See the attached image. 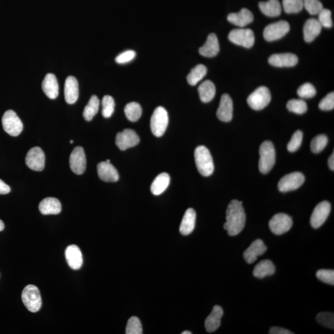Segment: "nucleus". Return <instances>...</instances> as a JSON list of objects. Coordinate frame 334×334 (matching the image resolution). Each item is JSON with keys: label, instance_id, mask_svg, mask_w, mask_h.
I'll return each mask as SVG.
<instances>
[{"label": "nucleus", "instance_id": "3", "mask_svg": "<svg viewBox=\"0 0 334 334\" xmlns=\"http://www.w3.org/2000/svg\"><path fill=\"white\" fill-rule=\"evenodd\" d=\"M259 171L262 174H267L273 169L276 163V151L273 142L265 141L262 143L259 149Z\"/></svg>", "mask_w": 334, "mask_h": 334}, {"label": "nucleus", "instance_id": "39", "mask_svg": "<svg viewBox=\"0 0 334 334\" xmlns=\"http://www.w3.org/2000/svg\"><path fill=\"white\" fill-rule=\"evenodd\" d=\"M328 139L326 135H320L316 136L311 142V150L312 153L318 154L323 151L327 144Z\"/></svg>", "mask_w": 334, "mask_h": 334}, {"label": "nucleus", "instance_id": "15", "mask_svg": "<svg viewBox=\"0 0 334 334\" xmlns=\"http://www.w3.org/2000/svg\"><path fill=\"white\" fill-rule=\"evenodd\" d=\"M71 171L77 175H82L86 169V157L84 149L80 146L76 147L71 153L70 157Z\"/></svg>", "mask_w": 334, "mask_h": 334}, {"label": "nucleus", "instance_id": "36", "mask_svg": "<svg viewBox=\"0 0 334 334\" xmlns=\"http://www.w3.org/2000/svg\"><path fill=\"white\" fill-rule=\"evenodd\" d=\"M283 8L288 14L298 13L303 10V0H283Z\"/></svg>", "mask_w": 334, "mask_h": 334}, {"label": "nucleus", "instance_id": "8", "mask_svg": "<svg viewBox=\"0 0 334 334\" xmlns=\"http://www.w3.org/2000/svg\"><path fill=\"white\" fill-rule=\"evenodd\" d=\"M228 37L232 43L247 49L252 47L255 41L254 32L250 29L232 30L229 33Z\"/></svg>", "mask_w": 334, "mask_h": 334}, {"label": "nucleus", "instance_id": "47", "mask_svg": "<svg viewBox=\"0 0 334 334\" xmlns=\"http://www.w3.org/2000/svg\"><path fill=\"white\" fill-rule=\"evenodd\" d=\"M319 107L322 110L324 111H329L332 110L334 108V93L330 92L327 94L323 100H322L319 104Z\"/></svg>", "mask_w": 334, "mask_h": 334}, {"label": "nucleus", "instance_id": "42", "mask_svg": "<svg viewBox=\"0 0 334 334\" xmlns=\"http://www.w3.org/2000/svg\"><path fill=\"white\" fill-rule=\"evenodd\" d=\"M303 7L310 14H318L323 10V5L319 0H303Z\"/></svg>", "mask_w": 334, "mask_h": 334}, {"label": "nucleus", "instance_id": "11", "mask_svg": "<svg viewBox=\"0 0 334 334\" xmlns=\"http://www.w3.org/2000/svg\"><path fill=\"white\" fill-rule=\"evenodd\" d=\"M293 225L291 217L287 214L280 213L274 216L269 222V228L273 234L280 235L290 231Z\"/></svg>", "mask_w": 334, "mask_h": 334}, {"label": "nucleus", "instance_id": "31", "mask_svg": "<svg viewBox=\"0 0 334 334\" xmlns=\"http://www.w3.org/2000/svg\"><path fill=\"white\" fill-rule=\"evenodd\" d=\"M275 271L276 267L272 261L263 260L256 265L253 270V275L257 278L262 279L266 276H273Z\"/></svg>", "mask_w": 334, "mask_h": 334}, {"label": "nucleus", "instance_id": "18", "mask_svg": "<svg viewBox=\"0 0 334 334\" xmlns=\"http://www.w3.org/2000/svg\"><path fill=\"white\" fill-rule=\"evenodd\" d=\"M233 101L229 95L223 94L220 100V105L217 110V116L220 121L229 122L233 118Z\"/></svg>", "mask_w": 334, "mask_h": 334}, {"label": "nucleus", "instance_id": "17", "mask_svg": "<svg viewBox=\"0 0 334 334\" xmlns=\"http://www.w3.org/2000/svg\"><path fill=\"white\" fill-rule=\"evenodd\" d=\"M298 62L297 56L290 53L274 54L270 56L269 58L270 65L279 68L295 67L297 65Z\"/></svg>", "mask_w": 334, "mask_h": 334}, {"label": "nucleus", "instance_id": "14", "mask_svg": "<svg viewBox=\"0 0 334 334\" xmlns=\"http://www.w3.org/2000/svg\"><path fill=\"white\" fill-rule=\"evenodd\" d=\"M331 205L328 201H323L316 205L311 215V225L314 228H320L326 222L330 213Z\"/></svg>", "mask_w": 334, "mask_h": 334}, {"label": "nucleus", "instance_id": "1", "mask_svg": "<svg viewBox=\"0 0 334 334\" xmlns=\"http://www.w3.org/2000/svg\"><path fill=\"white\" fill-rule=\"evenodd\" d=\"M242 204V202L238 200H233L228 205L226 212V222L223 228L227 231L229 236H236L245 226L246 214Z\"/></svg>", "mask_w": 334, "mask_h": 334}, {"label": "nucleus", "instance_id": "51", "mask_svg": "<svg viewBox=\"0 0 334 334\" xmlns=\"http://www.w3.org/2000/svg\"><path fill=\"white\" fill-rule=\"evenodd\" d=\"M328 164H329V168L330 170H332V171H334V154L332 153V155L329 157V160H328Z\"/></svg>", "mask_w": 334, "mask_h": 334}, {"label": "nucleus", "instance_id": "52", "mask_svg": "<svg viewBox=\"0 0 334 334\" xmlns=\"http://www.w3.org/2000/svg\"><path fill=\"white\" fill-rule=\"evenodd\" d=\"M5 228V225L4 222L0 220V232L4 231Z\"/></svg>", "mask_w": 334, "mask_h": 334}, {"label": "nucleus", "instance_id": "49", "mask_svg": "<svg viewBox=\"0 0 334 334\" xmlns=\"http://www.w3.org/2000/svg\"><path fill=\"white\" fill-rule=\"evenodd\" d=\"M270 334H291L294 333L293 332H290V331L288 330L287 329H284V328L279 327H273L271 328L269 330Z\"/></svg>", "mask_w": 334, "mask_h": 334}, {"label": "nucleus", "instance_id": "50", "mask_svg": "<svg viewBox=\"0 0 334 334\" xmlns=\"http://www.w3.org/2000/svg\"><path fill=\"white\" fill-rule=\"evenodd\" d=\"M11 192L10 187L0 180V195H7Z\"/></svg>", "mask_w": 334, "mask_h": 334}, {"label": "nucleus", "instance_id": "53", "mask_svg": "<svg viewBox=\"0 0 334 334\" xmlns=\"http://www.w3.org/2000/svg\"><path fill=\"white\" fill-rule=\"evenodd\" d=\"M192 333L190 332V331H184L183 332H182V334H192Z\"/></svg>", "mask_w": 334, "mask_h": 334}, {"label": "nucleus", "instance_id": "44", "mask_svg": "<svg viewBox=\"0 0 334 334\" xmlns=\"http://www.w3.org/2000/svg\"><path fill=\"white\" fill-rule=\"evenodd\" d=\"M303 141V133L302 131H297L292 136L290 141L287 145V149L290 153H295L302 145Z\"/></svg>", "mask_w": 334, "mask_h": 334}, {"label": "nucleus", "instance_id": "26", "mask_svg": "<svg viewBox=\"0 0 334 334\" xmlns=\"http://www.w3.org/2000/svg\"><path fill=\"white\" fill-rule=\"evenodd\" d=\"M322 26L318 20L312 18L307 20L303 28L304 38L306 43H311L321 31Z\"/></svg>", "mask_w": 334, "mask_h": 334}, {"label": "nucleus", "instance_id": "54", "mask_svg": "<svg viewBox=\"0 0 334 334\" xmlns=\"http://www.w3.org/2000/svg\"><path fill=\"white\" fill-rule=\"evenodd\" d=\"M73 142H74V141H73V140H71V141H70V144H73Z\"/></svg>", "mask_w": 334, "mask_h": 334}, {"label": "nucleus", "instance_id": "32", "mask_svg": "<svg viewBox=\"0 0 334 334\" xmlns=\"http://www.w3.org/2000/svg\"><path fill=\"white\" fill-rule=\"evenodd\" d=\"M216 91L214 84L210 80H205L198 88L200 99L204 103L211 102L216 95Z\"/></svg>", "mask_w": 334, "mask_h": 334}, {"label": "nucleus", "instance_id": "23", "mask_svg": "<svg viewBox=\"0 0 334 334\" xmlns=\"http://www.w3.org/2000/svg\"><path fill=\"white\" fill-rule=\"evenodd\" d=\"M220 51V46L218 38L215 34L208 35L207 40L203 46L200 48V54L205 57H214L218 54Z\"/></svg>", "mask_w": 334, "mask_h": 334}, {"label": "nucleus", "instance_id": "20", "mask_svg": "<svg viewBox=\"0 0 334 334\" xmlns=\"http://www.w3.org/2000/svg\"><path fill=\"white\" fill-rule=\"evenodd\" d=\"M97 174L101 180L116 182L119 180L118 171L111 163L101 162L97 165Z\"/></svg>", "mask_w": 334, "mask_h": 334}, {"label": "nucleus", "instance_id": "55", "mask_svg": "<svg viewBox=\"0 0 334 334\" xmlns=\"http://www.w3.org/2000/svg\"><path fill=\"white\" fill-rule=\"evenodd\" d=\"M106 162H108V163H110V160H107L106 161Z\"/></svg>", "mask_w": 334, "mask_h": 334}, {"label": "nucleus", "instance_id": "35", "mask_svg": "<svg viewBox=\"0 0 334 334\" xmlns=\"http://www.w3.org/2000/svg\"><path fill=\"white\" fill-rule=\"evenodd\" d=\"M141 106L137 102L128 103L124 108V113L128 120L136 122L139 120L142 115Z\"/></svg>", "mask_w": 334, "mask_h": 334}, {"label": "nucleus", "instance_id": "28", "mask_svg": "<svg viewBox=\"0 0 334 334\" xmlns=\"http://www.w3.org/2000/svg\"><path fill=\"white\" fill-rule=\"evenodd\" d=\"M196 214L195 210L190 208L184 213L180 226L181 235L186 236L193 232L195 227Z\"/></svg>", "mask_w": 334, "mask_h": 334}, {"label": "nucleus", "instance_id": "25", "mask_svg": "<svg viewBox=\"0 0 334 334\" xmlns=\"http://www.w3.org/2000/svg\"><path fill=\"white\" fill-rule=\"evenodd\" d=\"M223 315V309L220 306H215L211 314L205 321V329L208 332H214L219 329Z\"/></svg>", "mask_w": 334, "mask_h": 334}, {"label": "nucleus", "instance_id": "13", "mask_svg": "<svg viewBox=\"0 0 334 334\" xmlns=\"http://www.w3.org/2000/svg\"><path fill=\"white\" fill-rule=\"evenodd\" d=\"M140 142V138L135 131L126 129L122 132L117 134L116 136L115 142L118 148L121 151L127 150V149L135 147Z\"/></svg>", "mask_w": 334, "mask_h": 334}, {"label": "nucleus", "instance_id": "21", "mask_svg": "<svg viewBox=\"0 0 334 334\" xmlns=\"http://www.w3.org/2000/svg\"><path fill=\"white\" fill-rule=\"evenodd\" d=\"M79 97L78 82L74 76H68L65 85V98L68 104L76 103Z\"/></svg>", "mask_w": 334, "mask_h": 334}, {"label": "nucleus", "instance_id": "4", "mask_svg": "<svg viewBox=\"0 0 334 334\" xmlns=\"http://www.w3.org/2000/svg\"><path fill=\"white\" fill-rule=\"evenodd\" d=\"M22 298L24 305L29 311L36 312L39 311L41 306V298L36 286H26L22 292Z\"/></svg>", "mask_w": 334, "mask_h": 334}, {"label": "nucleus", "instance_id": "46", "mask_svg": "<svg viewBox=\"0 0 334 334\" xmlns=\"http://www.w3.org/2000/svg\"><path fill=\"white\" fill-rule=\"evenodd\" d=\"M316 277L321 281L328 284L334 285V270L328 269H321L316 273Z\"/></svg>", "mask_w": 334, "mask_h": 334}, {"label": "nucleus", "instance_id": "43", "mask_svg": "<svg viewBox=\"0 0 334 334\" xmlns=\"http://www.w3.org/2000/svg\"><path fill=\"white\" fill-rule=\"evenodd\" d=\"M298 96L302 98H310L315 96L316 90L311 83L307 82L300 86L297 91Z\"/></svg>", "mask_w": 334, "mask_h": 334}, {"label": "nucleus", "instance_id": "27", "mask_svg": "<svg viewBox=\"0 0 334 334\" xmlns=\"http://www.w3.org/2000/svg\"><path fill=\"white\" fill-rule=\"evenodd\" d=\"M38 208L41 214L56 215L61 213V204L56 198H47L40 202Z\"/></svg>", "mask_w": 334, "mask_h": 334}, {"label": "nucleus", "instance_id": "30", "mask_svg": "<svg viewBox=\"0 0 334 334\" xmlns=\"http://www.w3.org/2000/svg\"><path fill=\"white\" fill-rule=\"evenodd\" d=\"M171 177L166 173L157 176L151 184V190L153 195L158 196L162 194L168 187Z\"/></svg>", "mask_w": 334, "mask_h": 334}, {"label": "nucleus", "instance_id": "41", "mask_svg": "<svg viewBox=\"0 0 334 334\" xmlns=\"http://www.w3.org/2000/svg\"><path fill=\"white\" fill-rule=\"evenodd\" d=\"M316 320L323 326L334 329V315L332 312H323L319 313Z\"/></svg>", "mask_w": 334, "mask_h": 334}, {"label": "nucleus", "instance_id": "33", "mask_svg": "<svg viewBox=\"0 0 334 334\" xmlns=\"http://www.w3.org/2000/svg\"><path fill=\"white\" fill-rule=\"evenodd\" d=\"M100 100L96 95H92L88 105L85 107L83 112V116L85 120L90 121L97 114L99 109Z\"/></svg>", "mask_w": 334, "mask_h": 334}, {"label": "nucleus", "instance_id": "6", "mask_svg": "<svg viewBox=\"0 0 334 334\" xmlns=\"http://www.w3.org/2000/svg\"><path fill=\"white\" fill-rule=\"evenodd\" d=\"M270 100L271 94L269 89L261 86L249 95L247 102L252 109L261 110L269 105Z\"/></svg>", "mask_w": 334, "mask_h": 334}, {"label": "nucleus", "instance_id": "7", "mask_svg": "<svg viewBox=\"0 0 334 334\" xmlns=\"http://www.w3.org/2000/svg\"><path fill=\"white\" fill-rule=\"evenodd\" d=\"M2 121L5 132L11 136H19L23 130V122L13 110H9L6 112Z\"/></svg>", "mask_w": 334, "mask_h": 334}, {"label": "nucleus", "instance_id": "22", "mask_svg": "<svg viewBox=\"0 0 334 334\" xmlns=\"http://www.w3.org/2000/svg\"><path fill=\"white\" fill-rule=\"evenodd\" d=\"M227 19L233 25L240 27V28H244L253 22L254 16L249 10L243 8L238 13L228 14Z\"/></svg>", "mask_w": 334, "mask_h": 334}, {"label": "nucleus", "instance_id": "45", "mask_svg": "<svg viewBox=\"0 0 334 334\" xmlns=\"http://www.w3.org/2000/svg\"><path fill=\"white\" fill-rule=\"evenodd\" d=\"M318 15V22H320L322 27L326 28H332L333 26L332 13L329 10L323 8Z\"/></svg>", "mask_w": 334, "mask_h": 334}, {"label": "nucleus", "instance_id": "19", "mask_svg": "<svg viewBox=\"0 0 334 334\" xmlns=\"http://www.w3.org/2000/svg\"><path fill=\"white\" fill-rule=\"evenodd\" d=\"M65 257L68 265L73 270H78L82 267L83 259L81 251L76 245H70L65 250Z\"/></svg>", "mask_w": 334, "mask_h": 334}, {"label": "nucleus", "instance_id": "34", "mask_svg": "<svg viewBox=\"0 0 334 334\" xmlns=\"http://www.w3.org/2000/svg\"><path fill=\"white\" fill-rule=\"evenodd\" d=\"M207 68L203 65H198L191 71L187 76V82L191 86H195L204 78L207 74Z\"/></svg>", "mask_w": 334, "mask_h": 334}, {"label": "nucleus", "instance_id": "2", "mask_svg": "<svg viewBox=\"0 0 334 334\" xmlns=\"http://www.w3.org/2000/svg\"><path fill=\"white\" fill-rule=\"evenodd\" d=\"M195 159L197 169L204 177H210L213 174L214 165L213 157L205 146L200 145L195 151Z\"/></svg>", "mask_w": 334, "mask_h": 334}, {"label": "nucleus", "instance_id": "29", "mask_svg": "<svg viewBox=\"0 0 334 334\" xmlns=\"http://www.w3.org/2000/svg\"><path fill=\"white\" fill-rule=\"evenodd\" d=\"M259 7L262 13L268 17H277L282 12L281 4L279 0H269L265 2H260Z\"/></svg>", "mask_w": 334, "mask_h": 334}, {"label": "nucleus", "instance_id": "40", "mask_svg": "<svg viewBox=\"0 0 334 334\" xmlns=\"http://www.w3.org/2000/svg\"><path fill=\"white\" fill-rule=\"evenodd\" d=\"M142 327L141 321L136 316H133L128 320L126 328L127 334H142Z\"/></svg>", "mask_w": 334, "mask_h": 334}, {"label": "nucleus", "instance_id": "37", "mask_svg": "<svg viewBox=\"0 0 334 334\" xmlns=\"http://www.w3.org/2000/svg\"><path fill=\"white\" fill-rule=\"evenodd\" d=\"M287 107L289 111L299 115L303 114L308 110L306 103L302 99L289 100L287 104Z\"/></svg>", "mask_w": 334, "mask_h": 334}, {"label": "nucleus", "instance_id": "38", "mask_svg": "<svg viewBox=\"0 0 334 334\" xmlns=\"http://www.w3.org/2000/svg\"><path fill=\"white\" fill-rule=\"evenodd\" d=\"M115 103L114 99L110 95H106L102 99V114L104 118H110L114 112Z\"/></svg>", "mask_w": 334, "mask_h": 334}, {"label": "nucleus", "instance_id": "9", "mask_svg": "<svg viewBox=\"0 0 334 334\" xmlns=\"http://www.w3.org/2000/svg\"><path fill=\"white\" fill-rule=\"evenodd\" d=\"M290 28V25L285 20L270 24L264 29L263 35L265 40L268 41L279 40L287 34Z\"/></svg>", "mask_w": 334, "mask_h": 334}, {"label": "nucleus", "instance_id": "12", "mask_svg": "<svg viewBox=\"0 0 334 334\" xmlns=\"http://www.w3.org/2000/svg\"><path fill=\"white\" fill-rule=\"evenodd\" d=\"M46 162V156L39 147L33 148L27 154L26 164L30 169L36 172L43 171Z\"/></svg>", "mask_w": 334, "mask_h": 334}, {"label": "nucleus", "instance_id": "48", "mask_svg": "<svg viewBox=\"0 0 334 334\" xmlns=\"http://www.w3.org/2000/svg\"><path fill=\"white\" fill-rule=\"evenodd\" d=\"M136 53L133 50H127L116 56L115 61L118 64H125L132 61L136 57Z\"/></svg>", "mask_w": 334, "mask_h": 334}, {"label": "nucleus", "instance_id": "5", "mask_svg": "<svg viewBox=\"0 0 334 334\" xmlns=\"http://www.w3.org/2000/svg\"><path fill=\"white\" fill-rule=\"evenodd\" d=\"M169 124V115L165 109L159 107L154 110L151 120L152 133L156 137L163 135Z\"/></svg>", "mask_w": 334, "mask_h": 334}, {"label": "nucleus", "instance_id": "24", "mask_svg": "<svg viewBox=\"0 0 334 334\" xmlns=\"http://www.w3.org/2000/svg\"><path fill=\"white\" fill-rule=\"evenodd\" d=\"M44 93L50 99H55L58 96L59 87L57 79L54 74H47L41 84Z\"/></svg>", "mask_w": 334, "mask_h": 334}, {"label": "nucleus", "instance_id": "10", "mask_svg": "<svg viewBox=\"0 0 334 334\" xmlns=\"http://www.w3.org/2000/svg\"><path fill=\"white\" fill-rule=\"evenodd\" d=\"M305 178L302 173L293 172L286 175L279 182L278 189L280 192L286 193L294 191L302 185Z\"/></svg>", "mask_w": 334, "mask_h": 334}, {"label": "nucleus", "instance_id": "16", "mask_svg": "<svg viewBox=\"0 0 334 334\" xmlns=\"http://www.w3.org/2000/svg\"><path fill=\"white\" fill-rule=\"evenodd\" d=\"M267 247L265 245L263 241L256 240L251 244L249 247L244 252L243 257L248 264H253L257 260L259 256L264 255Z\"/></svg>", "mask_w": 334, "mask_h": 334}]
</instances>
